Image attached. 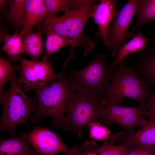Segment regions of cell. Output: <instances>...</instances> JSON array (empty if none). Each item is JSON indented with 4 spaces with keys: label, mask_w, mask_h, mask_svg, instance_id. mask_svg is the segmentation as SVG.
I'll return each instance as SVG.
<instances>
[{
    "label": "cell",
    "mask_w": 155,
    "mask_h": 155,
    "mask_svg": "<svg viewBox=\"0 0 155 155\" xmlns=\"http://www.w3.org/2000/svg\"><path fill=\"white\" fill-rule=\"evenodd\" d=\"M85 153V152L84 151L78 154H76V155H84V154Z\"/></svg>",
    "instance_id": "4dcf8cb0"
},
{
    "label": "cell",
    "mask_w": 155,
    "mask_h": 155,
    "mask_svg": "<svg viewBox=\"0 0 155 155\" xmlns=\"http://www.w3.org/2000/svg\"><path fill=\"white\" fill-rule=\"evenodd\" d=\"M148 40V39L140 32L134 34L132 39L128 43L119 47L112 52L111 56L115 58V59L111 64L116 66L125 61V58L127 55L144 50Z\"/></svg>",
    "instance_id": "2e32d148"
},
{
    "label": "cell",
    "mask_w": 155,
    "mask_h": 155,
    "mask_svg": "<svg viewBox=\"0 0 155 155\" xmlns=\"http://www.w3.org/2000/svg\"><path fill=\"white\" fill-rule=\"evenodd\" d=\"M150 88L124 61L117 66L113 78L100 103L104 106L107 102L112 101L121 104L125 98L127 97L139 101L145 106L151 93Z\"/></svg>",
    "instance_id": "5b68a950"
},
{
    "label": "cell",
    "mask_w": 155,
    "mask_h": 155,
    "mask_svg": "<svg viewBox=\"0 0 155 155\" xmlns=\"http://www.w3.org/2000/svg\"><path fill=\"white\" fill-rule=\"evenodd\" d=\"M126 147V155H155V152L148 151L137 145H133Z\"/></svg>",
    "instance_id": "4316f807"
},
{
    "label": "cell",
    "mask_w": 155,
    "mask_h": 155,
    "mask_svg": "<svg viewBox=\"0 0 155 155\" xmlns=\"http://www.w3.org/2000/svg\"><path fill=\"white\" fill-rule=\"evenodd\" d=\"M43 33L32 30L25 33L23 36L24 54L29 55L32 60L36 61L42 54L43 44L42 39Z\"/></svg>",
    "instance_id": "ac0fdd59"
},
{
    "label": "cell",
    "mask_w": 155,
    "mask_h": 155,
    "mask_svg": "<svg viewBox=\"0 0 155 155\" xmlns=\"http://www.w3.org/2000/svg\"><path fill=\"white\" fill-rule=\"evenodd\" d=\"M137 12L138 14L137 21L132 30L128 34V38H130L141 25L155 21V0H138Z\"/></svg>",
    "instance_id": "d6986e66"
},
{
    "label": "cell",
    "mask_w": 155,
    "mask_h": 155,
    "mask_svg": "<svg viewBox=\"0 0 155 155\" xmlns=\"http://www.w3.org/2000/svg\"><path fill=\"white\" fill-rule=\"evenodd\" d=\"M46 19L56 16L60 12L66 13L78 8L83 0H45Z\"/></svg>",
    "instance_id": "ffe728a7"
},
{
    "label": "cell",
    "mask_w": 155,
    "mask_h": 155,
    "mask_svg": "<svg viewBox=\"0 0 155 155\" xmlns=\"http://www.w3.org/2000/svg\"><path fill=\"white\" fill-rule=\"evenodd\" d=\"M141 51L134 55L129 67L151 88H155V48Z\"/></svg>",
    "instance_id": "4fadbf2b"
},
{
    "label": "cell",
    "mask_w": 155,
    "mask_h": 155,
    "mask_svg": "<svg viewBox=\"0 0 155 155\" xmlns=\"http://www.w3.org/2000/svg\"><path fill=\"white\" fill-rule=\"evenodd\" d=\"M85 152V153L84 155H96L94 153L92 152H89L87 151L84 150Z\"/></svg>",
    "instance_id": "f546056e"
},
{
    "label": "cell",
    "mask_w": 155,
    "mask_h": 155,
    "mask_svg": "<svg viewBox=\"0 0 155 155\" xmlns=\"http://www.w3.org/2000/svg\"><path fill=\"white\" fill-rule=\"evenodd\" d=\"M94 7L90 18L98 26L97 36L103 40L106 47L108 46V31L110 24L116 12L117 2L114 0H100Z\"/></svg>",
    "instance_id": "7c38bea8"
},
{
    "label": "cell",
    "mask_w": 155,
    "mask_h": 155,
    "mask_svg": "<svg viewBox=\"0 0 155 155\" xmlns=\"http://www.w3.org/2000/svg\"><path fill=\"white\" fill-rule=\"evenodd\" d=\"M103 106L93 97L73 92L66 107L63 129L74 133L77 131L80 138L84 130L89 124L100 122Z\"/></svg>",
    "instance_id": "8992f818"
},
{
    "label": "cell",
    "mask_w": 155,
    "mask_h": 155,
    "mask_svg": "<svg viewBox=\"0 0 155 155\" xmlns=\"http://www.w3.org/2000/svg\"><path fill=\"white\" fill-rule=\"evenodd\" d=\"M36 99L35 110L31 117L34 123L40 121L44 116L53 119L51 124L55 128H63L66 106L73 91L67 79L65 70L61 76L49 85L46 84L34 90Z\"/></svg>",
    "instance_id": "7a4b0ae2"
},
{
    "label": "cell",
    "mask_w": 155,
    "mask_h": 155,
    "mask_svg": "<svg viewBox=\"0 0 155 155\" xmlns=\"http://www.w3.org/2000/svg\"><path fill=\"white\" fill-rule=\"evenodd\" d=\"M98 0H83L81 5L60 17L48 18L42 24L37 25L38 31L50 32L71 40L72 42L69 55L62 66L65 67L72 59L75 58V51L79 46L84 49V54L88 56L95 48L94 41L84 35L83 31L88 19L91 17Z\"/></svg>",
    "instance_id": "6da1fadb"
},
{
    "label": "cell",
    "mask_w": 155,
    "mask_h": 155,
    "mask_svg": "<svg viewBox=\"0 0 155 155\" xmlns=\"http://www.w3.org/2000/svg\"><path fill=\"white\" fill-rule=\"evenodd\" d=\"M26 0H9L8 16L13 24L17 27L23 26L24 10Z\"/></svg>",
    "instance_id": "cb8c5ba5"
},
{
    "label": "cell",
    "mask_w": 155,
    "mask_h": 155,
    "mask_svg": "<svg viewBox=\"0 0 155 155\" xmlns=\"http://www.w3.org/2000/svg\"><path fill=\"white\" fill-rule=\"evenodd\" d=\"M83 147L77 145H74L64 155H76L83 152Z\"/></svg>",
    "instance_id": "83f0119b"
},
{
    "label": "cell",
    "mask_w": 155,
    "mask_h": 155,
    "mask_svg": "<svg viewBox=\"0 0 155 155\" xmlns=\"http://www.w3.org/2000/svg\"><path fill=\"white\" fill-rule=\"evenodd\" d=\"M21 65L17 67L20 71L19 78L24 84V91L34 90L39 87L51 83L59 79L63 73H56L52 66V61H41L28 60L22 58Z\"/></svg>",
    "instance_id": "52a82bcc"
},
{
    "label": "cell",
    "mask_w": 155,
    "mask_h": 155,
    "mask_svg": "<svg viewBox=\"0 0 155 155\" xmlns=\"http://www.w3.org/2000/svg\"><path fill=\"white\" fill-rule=\"evenodd\" d=\"M106 58L105 54H98L82 69L77 70L69 68L66 75L72 91L93 97L100 102L117 66L108 64Z\"/></svg>",
    "instance_id": "3957f363"
},
{
    "label": "cell",
    "mask_w": 155,
    "mask_h": 155,
    "mask_svg": "<svg viewBox=\"0 0 155 155\" xmlns=\"http://www.w3.org/2000/svg\"><path fill=\"white\" fill-rule=\"evenodd\" d=\"M138 131L119 132L115 134L117 140L126 147L137 145L155 152V115Z\"/></svg>",
    "instance_id": "30bf717a"
},
{
    "label": "cell",
    "mask_w": 155,
    "mask_h": 155,
    "mask_svg": "<svg viewBox=\"0 0 155 155\" xmlns=\"http://www.w3.org/2000/svg\"><path fill=\"white\" fill-rule=\"evenodd\" d=\"M44 33L46 35V51L43 60H48L52 54L63 47L69 45L70 48L72 46V42L69 39L53 32H47Z\"/></svg>",
    "instance_id": "44dd1931"
},
{
    "label": "cell",
    "mask_w": 155,
    "mask_h": 155,
    "mask_svg": "<svg viewBox=\"0 0 155 155\" xmlns=\"http://www.w3.org/2000/svg\"><path fill=\"white\" fill-rule=\"evenodd\" d=\"M138 0H130L119 11H116L108 31L107 48L112 52L125 44L128 28L137 12Z\"/></svg>",
    "instance_id": "ba28073f"
},
{
    "label": "cell",
    "mask_w": 155,
    "mask_h": 155,
    "mask_svg": "<svg viewBox=\"0 0 155 155\" xmlns=\"http://www.w3.org/2000/svg\"><path fill=\"white\" fill-rule=\"evenodd\" d=\"M17 70V67L13 66L10 60L6 59L4 57L0 58V96L4 92V85L8 81L10 82L17 78L15 71Z\"/></svg>",
    "instance_id": "603a6c76"
},
{
    "label": "cell",
    "mask_w": 155,
    "mask_h": 155,
    "mask_svg": "<svg viewBox=\"0 0 155 155\" xmlns=\"http://www.w3.org/2000/svg\"><path fill=\"white\" fill-rule=\"evenodd\" d=\"M8 2V0H0V11L2 12L4 11L6 5Z\"/></svg>",
    "instance_id": "f1b7e54d"
},
{
    "label": "cell",
    "mask_w": 155,
    "mask_h": 155,
    "mask_svg": "<svg viewBox=\"0 0 155 155\" xmlns=\"http://www.w3.org/2000/svg\"><path fill=\"white\" fill-rule=\"evenodd\" d=\"M26 134L29 144L38 155H55L66 153L70 149L58 135L49 128L38 126Z\"/></svg>",
    "instance_id": "9c48e42d"
},
{
    "label": "cell",
    "mask_w": 155,
    "mask_h": 155,
    "mask_svg": "<svg viewBox=\"0 0 155 155\" xmlns=\"http://www.w3.org/2000/svg\"><path fill=\"white\" fill-rule=\"evenodd\" d=\"M10 82V88L0 96L3 106L0 131H7L12 137L15 136L18 125H25L29 128V120L35 110L36 99L35 97L32 98L26 95L22 87V83L18 78Z\"/></svg>",
    "instance_id": "277c9868"
},
{
    "label": "cell",
    "mask_w": 155,
    "mask_h": 155,
    "mask_svg": "<svg viewBox=\"0 0 155 155\" xmlns=\"http://www.w3.org/2000/svg\"><path fill=\"white\" fill-rule=\"evenodd\" d=\"M145 106L139 103L138 106L120 105L114 101L107 102L102 109L100 123L105 126L115 123L121 125L132 115L143 114Z\"/></svg>",
    "instance_id": "8fae6325"
},
{
    "label": "cell",
    "mask_w": 155,
    "mask_h": 155,
    "mask_svg": "<svg viewBox=\"0 0 155 155\" xmlns=\"http://www.w3.org/2000/svg\"><path fill=\"white\" fill-rule=\"evenodd\" d=\"M24 32L22 31L20 33L13 35H6L2 40L4 44L2 48L9 56V59L13 61H20V56L24 54L23 36Z\"/></svg>",
    "instance_id": "e0dca14e"
},
{
    "label": "cell",
    "mask_w": 155,
    "mask_h": 155,
    "mask_svg": "<svg viewBox=\"0 0 155 155\" xmlns=\"http://www.w3.org/2000/svg\"><path fill=\"white\" fill-rule=\"evenodd\" d=\"M100 124L98 122H92L87 126L89 130V135L93 140H105L109 137L111 130Z\"/></svg>",
    "instance_id": "d4e9b609"
},
{
    "label": "cell",
    "mask_w": 155,
    "mask_h": 155,
    "mask_svg": "<svg viewBox=\"0 0 155 155\" xmlns=\"http://www.w3.org/2000/svg\"><path fill=\"white\" fill-rule=\"evenodd\" d=\"M116 140L115 134H112L104 140L102 146L94 148L90 152L96 155H126V146L122 144L114 145Z\"/></svg>",
    "instance_id": "7402d4cb"
},
{
    "label": "cell",
    "mask_w": 155,
    "mask_h": 155,
    "mask_svg": "<svg viewBox=\"0 0 155 155\" xmlns=\"http://www.w3.org/2000/svg\"><path fill=\"white\" fill-rule=\"evenodd\" d=\"M145 108H148L146 110L144 109L143 112V115L150 118L155 115V90L150 94Z\"/></svg>",
    "instance_id": "484cf974"
},
{
    "label": "cell",
    "mask_w": 155,
    "mask_h": 155,
    "mask_svg": "<svg viewBox=\"0 0 155 155\" xmlns=\"http://www.w3.org/2000/svg\"><path fill=\"white\" fill-rule=\"evenodd\" d=\"M46 8L44 0H26L23 21L24 33L32 31L33 27L46 16Z\"/></svg>",
    "instance_id": "5bb4252c"
},
{
    "label": "cell",
    "mask_w": 155,
    "mask_h": 155,
    "mask_svg": "<svg viewBox=\"0 0 155 155\" xmlns=\"http://www.w3.org/2000/svg\"><path fill=\"white\" fill-rule=\"evenodd\" d=\"M26 133L20 132L18 137L0 141V155H38L29 146Z\"/></svg>",
    "instance_id": "9a60e30c"
}]
</instances>
